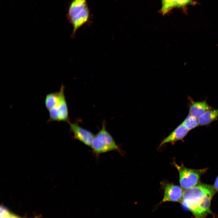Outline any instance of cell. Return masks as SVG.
<instances>
[{
    "instance_id": "6da1fadb",
    "label": "cell",
    "mask_w": 218,
    "mask_h": 218,
    "mask_svg": "<svg viewBox=\"0 0 218 218\" xmlns=\"http://www.w3.org/2000/svg\"><path fill=\"white\" fill-rule=\"evenodd\" d=\"M217 191L213 186L198 184L185 189L181 203L195 218H206L213 214L210 209L211 200Z\"/></svg>"
},
{
    "instance_id": "7a4b0ae2",
    "label": "cell",
    "mask_w": 218,
    "mask_h": 218,
    "mask_svg": "<svg viewBox=\"0 0 218 218\" xmlns=\"http://www.w3.org/2000/svg\"><path fill=\"white\" fill-rule=\"evenodd\" d=\"M68 18L73 27L72 37L78 30L90 19V12L87 0H72L68 9Z\"/></svg>"
},
{
    "instance_id": "3957f363",
    "label": "cell",
    "mask_w": 218,
    "mask_h": 218,
    "mask_svg": "<svg viewBox=\"0 0 218 218\" xmlns=\"http://www.w3.org/2000/svg\"><path fill=\"white\" fill-rule=\"evenodd\" d=\"M173 164L179 174L181 187L185 189L193 187L198 184L201 175L207 169H193L187 168L183 165H179L175 162Z\"/></svg>"
},
{
    "instance_id": "277c9868",
    "label": "cell",
    "mask_w": 218,
    "mask_h": 218,
    "mask_svg": "<svg viewBox=\"0 0 218 218\" xmlns=\"http://www.w3.org/2000/svg\"><path fill=\"white\" fill-rule=\"evenodd\" d=\"M64 87L61 85L58 92V99L56 104L48 111L55 117H58V121H66L68 123V112L64 94Z\"/></svg>"
},
{
    "instance_id": "5b68a950",
    "label": "cell",
    "mask_w": 218,
    "mask_h": 218,
    "mask_svg": "<svg viewBox=\"0 0 218 218\" xmlns=\"http://www.w3.org/2000/svg\"><path fill=\"white\" fill-rule=\"evenodd\" d=\"M164 196L160 203L166 202L181 203L183 191L181 187L170 183L164 184Z\"/></svg>"
},
{
    "instance_id": "8992f818",
    "label": "cell",
    "mask_w": 218,
    "mask_h": 218,
    "mask_svg": "<svg viewBox=\"0 0 218 218\" xmlns=\"http://www.w3.org/2000/svg\"><path fill=\"white\" fill-rule=\"evenodd\" d=\"M69 123L74 138L86 145L91 147L95 137L93 134L90 131L81 127L77 124L70 122Z\"/></svg>"
},
{
    "instance_id": "52a82bcc",
    "label": "cell",
    "mask_w": 218,
    "mask_h": 218,
    "mask_svg": "<svg viewBox=\"0 0 218 218\" xmlns=\"http://www.w3.org/2000/svg\"><path fill=\"white\" fill-rule=\"evenodd\" d=\"M189 114L197 118L208 110L212 108L207 103L206 100L196 102L189 97Z\"/></svg>"
},
{
    "instance_id": "ba28073f",
    "label": "cell",
    "mask_w": 218,
    "mask_h": 218,
    "mask_svg": "<svg viewBox=\"0 0 218 218\" xmlns=\"http://www.w3.org/2000/svg\"><path fill=\"white\" fill-rule=\"evenodd\" d=\"M189 131L182 123H181L162 141L160 145V147L166 143H173L182 140Z\"/></svg>"
},
{
    "instance_id": "9c48e42d",
    "label": "cell",
    "mask_w": 218,
    "mask_h": 218,
    "mask_svg": "<svg viewBox=\"0 0 218 218\" xmlns=\"http://www.w3.org/2000/svg\"><path fill=\"white\" fill-rule=\"evenodd\" d=\"M95 137L99 141L110 148L112 151L119 150V148L112 136L106 130L105 124H103L102 128Z\"/></svg>"
},
{
    "instance_id": "30bf717a",
    "label": "cell",
    "mask_w": 218,
    "mask_h": 218,
    "mask_svg": "<svg viewBox=\"0 0 218 218\" xmlns=\"http://www.w3.org/2000/svg\"><path fill=\"white\" fill-rule=\"evenodd\" d=\"M218 109L211 108L205 112L198 119L199 126L208 125L218 119Z\"/></svg>"
},
{
    "instance_id": "8fae6325",
    "label": "cell",
    "mask_w": 218,
    "mask_h": 218,
    "mask_svg": "<svg viewBox=\"0 0 218 218\" xmlns=\"http://www.w3.org/2000/svg\"><path fill=\"white\" fill-rule=\"evenodd\" d=\"M91 147L93 153L97 155L102 153L112 151L110 148L99 141L96 139L95 136Z\"/></svg>"
},
{
    "instance_id": "7c38bea8",
    "label": "cell",
    "mask_w": 218,
    "mask_h": 218,
    "mask_svg": "<svg viewBox=\"0 0 218 218\" xmlns=\"http://www.w3.org/2000/svg\"><path fill=\"white\" fill-rule=\"evenodd\" d=\"M58 92L48 94L45 100V104L46 108L49 110L53 107L58 102Z\"/></svg>"
},
{
    "instance_id": "4fadbf2b",
    "label": "cell",
    "mask_w": 218,
    "mask_h": 218,
    "mask_svg": "<svg viewBox=\"0 0 218 218\" xmlns=\"http://www.w3.org/2000/svg\"><path fill=\"white\" fill-rule=\"evenodd\" d=\"M182 124L189 130L199 125L198 118L189 114L185 118Z\"/></svg>"
},
{
    "instance_id": "5bb4252c",
    "label": "cell",
    "mask_w": 218,
    "mask_h": 218,
    "mask_svg": "<svg viewBox=\"0 0 218 218\" xmlns=\"http://www.w3.org/2000/svg\"><path fill=\"white\" fill-rule=\"evenodd\" d=\"M176 0H162V12L163 15L167 13L175 6Z\"/></svg>"
},
{
    "instance_id": "9a60e30c",
    "label": "cell",
    "mask_w": 218,
    "mask_h": 218,
    "mask_svg": "<svg viewBox=\"0 0 218 218\" xmlns=\"http://www.w3.org/2000/svg\"><path fill=\"white\" fill-rule=\"evenodd\" d=\"M11 214L10 212L3 206L0 207V218H8Z\"/></svg>"
},
{
    "instance_id": "2e32d148",
    "label": "cell",
    "mask_w": 218,
    "mask_h": 218,
    "mask_svg": "<svg viewBox=\"0 0 218 218\" xmlns=\"http://www.w3.org/2000/svg\"><path fill=\"white\" fill-rule=\"evenodd\" d=\"M191 0H176L175 6L181 7L184 6L190 2H191Z\"/></svg>"
},
{
    "instance_id": "e0dca14e",
    "label": "cell",
    "mask_w": 218,
    "mask_h": 218,
    "mask_svg": "<svg viewBox=\"0 0 218 218\" xmlns=\"http://www.w3.org/2000/svg\"><path fill=\"white\" fill-rule=\"evenodd\" d=\"M213 186L217 191H218V176L215 180Z\"/></svg>"
},
{
    "instance_id": "ac0fdd59",
    "label": "cell",
    "mask_w": 218,
    "mask_h": 218,
    "mask_svg": "<svg viewBox=\"0 0 218 218\" xmlns=\"http://www.w3.org/2000/svg\"><path fill=\"white\" fill-rule=\"evenodd\" d=\"M8 218H19L17 216H16L13 214H11Z\"/></svg>"
}]
</instances>
